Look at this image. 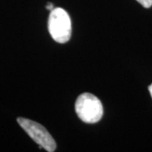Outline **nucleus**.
Here are the masks:
<instances>
[{
	"label": "nucleus",
	"instance_id": "6",
	"mask_svg": "<svg viewBox=\"0 0 152 152\" xmlns=\"http://www.w3.org/2000/svg\"><path fill=\"white\" fill-rule=\"evenodd\" d=\"M149 91H150V93H151V96L152 97V84L149 86Z\"/></svg>",
	"mask_w": 152,
	"mask_h": 152
},
{
	"label": "nucleus",
	"instance_id": "3",
	"mask_svg": "<svg viewBox=\"0 0 152 152\" xmlns=\"http://www.w3.org/2000/svg\"><path fill=\"white\" fill-rule=\"evenodd\" d=\"M18 124L37 144L47 151L53 152L57 148L54 139L42 125L25 118H18Z\"/></svg>",
	"mask_w": 152,
	"mask_h": 152
},
{
	"label": "nucleus",
	"instance_id": "4",
	"mask_svg": "<svg viewBox=\"0 0 152 152\" xmlns=\"http://www.w3.org/2000/svg\"><path fill=\"white\" fill-rule=\"evenodd\" d=\"M136 1L139 2L145 8H150L152 6V0H136Z\"/></svg>",
	"mask_w": 152,
	"mask_h": 152
},
{
	"label": "nucleus",
	"instance_id": "5",
	"mask_svg": "<svg viewBox=\"0 0 152 152\" xmlns=\"http://www.w3.org/2000/svg\"><path fill=\"white\" fill-rule=\"evenodd\" d=\"M46 8H47V10H53V4H51V3H48L47 6H46Z\"/></svg>",
	"mask_w": 152,
	"mask_h": 152
},
{
	"label": "nucleus",
	"instance_id": "2",
	"mask_svg": "<svg viewBox=\"0 0 152 152\" xmlns=\"http://www.w3.org/2000/svg\"><path fill=\"white\" fill-rule=\"evenodd\" d=\"M75 112L83 122L95 124L102 118L103 107L96 96L91 93H83L76 100Z\"/></svg>",
	"mask_w": 152,
	"mask_h": 152
},
{
	"label": "nucleus",
	"instance_id": "1",
	"mask_svg": "<svg viewBox=\"0 0 152 152\" xmlns=\"http://www.w3.org/2000/svg\"><path fill=\"white\" fill-rule=\"evenodd\" d=\"M48 31L51 37L58 43L69 41L72 33V23L69 14L62 8L51 10L48 19Z\"/></svg>",
	"mask_w": 152,
	"mask_h": 152
}]
</instances>
